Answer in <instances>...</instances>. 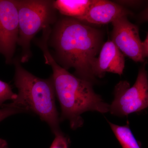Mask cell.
Masks as SVG:
<instances>
[{
	"label": "cell",
	"instance_id": "obj_1",
	"mask_svg": "<svg viewBox=\"0 0 148 148\" xmlns=\"http://www.w3.org/2000/svg\"><path fill=\"white\" fill-rule=\"evenodd\" d=\"M101 30L71 17L58 19L51 28L48 44L57 64L74 75L95 84L96 78L92 71V64L103 45Z\"/></svg>",
	"mask_w": 148,
	"mask_h": 148
},
{
	"label": "cell",
	"instance_id": "obj_2",
	"mask_svg": "<svg viewBox=\"0 0 148 148\" xmlns=\"http://www.w3.org/2000/svg\"><path fill=\"white\" fill-rule=\"evenodd\" d=\"M50 34L44 30L34 42L42 51L45 64L52 69L56 95L61 106L60 121L68 120L71 128L76 130L83 125V113L88 111L106 113L109 112L110 104L95 93L92 83L71 74L56 63L49 48Z\"/></svg>",
	"mask_w": 148,
	"mask_h": 148
},
{
	"label": "cell",
	"instance_id": "obj_3",
	"mask_svg": "<svg viewBox=\"0 0 148 148\" xmlns=\"http://www.w3.org/2000/svg\"><path fill=\"white\" fill-rule=\"evenodd\" d=\"M13 63L15 67L14 84L18 93L9 106L36 114L48 124L55 135L62 132L52 77L43 79L34 75L22 67L20 58H14Z\"/></svg>",
	"mask_w": 148,
	"mask_h": 148
},
{
	"label": "cell",
	"instance_id": "obj_4",
	"mask_svg": "<svg viewBox=\"0 0 148 148\" xmlns=\"http://www.w3.org/2000/svg\"><path fill=\"white\" fill-rule=\"evenodd\" d=\"M17 7L19 33L17 44L21 47V63L29 61L32 53L31 42L35 36L58 20L54 1L14 0Z\"/></svg>",
	"mask_w": 148,
	"mask_h": 148
},
{
	"label": "cell",
	"instance_id": "obj_5",
	"mask_svg": "<svg viewBox=\"0 0 148 148\" xmlns=\"http://www.w3.org/2000/svg\"><path fill=\"white\" fill-rule=\"evenodd\" d=\"M114 95L109 112L115 116L124 117L147 108L148 74L145 65L140 68L132 86L127 81H121L115 86Z\"/></svg>",
	"mask_w": 148,
	"mask_h": 148
},
{
	"label": "cell",
	"instance_id": "obj_6",
	"mask_svg": "<svg viewBox=\"0 0 148 148\" xmlns=\"http://www.w3.org/2000/svg\"><path fill=\"white\" fill-rule=\"evenodd\" d=\"M18 33V10L14 0H0V53L7 64L13 63Z\"/></svg>",
	"mask_w": 148,
	"mask_h": 148
},
{
	"label": "cell",
	"instance_id": "obj_7",
	"mask_svg": "<svg viewBox=\"0 0 148 148\" xmlns=\"http://www.w3.org/2000/svg\"><path fill=\"white\" fill-rule=\"evenodd\" d=\"M127 16H121L112 22V41L123 54L135 62H143V42L139 29L131 23Z\"/></svg>",
	"mask_w": 148,
	"mask_h": 148
},
{
	"label": "cell",
	"instance_id": "obj_8",
	"mask_svg": "<svg viewBox=\"0 0 148 148\" xmlns=\"http://www.w3.org/2000/svg\"><path fill=\"white\" fill-rule=\"evenodd\" d=\"M132 14L130 11L116 2L106 0H92L84 15L76 19L89 25H103L112 23L121 16Z\"/></svg>",
	"mask_w": 148,
	"mask_h": 148
},
{
	"label": "cell",
	"instance_id": "obj_9",
	"mask_svg": "<svg viewBox=\"0 0 148 148\" xmlns=\"http://www.w3.org/2000/svg\"><path fill=\"white\" fill-rule=\"evenodd\" d=\"M125 66L124 55L112 40L103 44L99 55L92 64V71L95 77L103 78L106 73L121 75Z\"/></svg>",
	"mask_w": 148,
	"mask_h": 148
},
{
	"label": "cell",
	"instance_id": "obj_10",
	"mask_svg": "<svg viewBox=\"0 0 148 148\" xmlns=\"http://www.w3.org/2000/svg\"><path fill=\"white\" fill-rule=\"evenodd\" d=\"M92 0L70 1L56 0L53 5L56 9L62 15L67 17L77 18L84 15Z\"/></svg>",
	"mask_w": 148,
	"mask_h": 148
},
{
	"label": "cell",
	"instance_id": "obj_11",
	"mask_svg": "<svg viewBox=\"0 0 148 148\" xmlns=\"http://www.w3.org/2000/svg\"><path fill=\"white\" fill-rule=\"evenodd\" d=\"M108 122L122 148H142L130 128L128 123L126 125L121 126Z\"/></svg>",
	"mask_w": 148,
	"mask_h": 148
},
{
	"label": "cell",
	"instance_id": "obj_12",
	"mask_svg": "<svg viewBox=\"0 0 148 148\" xmlns=\"http://www.w3.org/2000/svg\"><path fill=\"white\" fill-rule=\"evenodd\" d=\"M16 96L17 94L12 91L8 84L0 80V107H2L3 103L8 100H15Z\"/></svg>",
	"mask_w": 148,
	"mask_h": 148
},
{
	"label": "cell",
	"instance_id": "obj_13",
	"mask_svg": "<svg viewBox=\"0 0 148 148\" xmlns=\"http://www.w3.org/2000/svg\"><path fill=\"white\" fill-rule=\"evenodd\" d=\"M24 112L25 111L22 109L9 106L8 104H3L0 108V122L12 115Z\"/></svg>",
	"mask_w": 148,
	"mask_h": 148
},
{
	"label": "cell",
	"instance_id": "obj_14",
	"mask_svg": "<svg viewBox=\"0 0 148 148\" xmlns=\"http://www.w3.org/2000/svg\"><path fill=\"white\" fill-rule=\"evenodd\" d=\"M70 140L63 132L55 135L50 148H69Z\"/></svg>",
	"mask_w": 148,
	"mask_h": 148
},
{
	"label": "cell",
	"instance_id": "obj_15",
	"mask_svg": "<svg viewBox=\"0 0 148 148\" xmlns=\"http://www.w3.org/2000/svg\"><path fill=\"white\" fill-rule=\"evenodd\" d=\"M143 54L145 58L148 57V34L146 38L143 42Z\"/></svg>",
	"mask_w": 148,
	"mask_h": 148
},
{
	"label": "cell",
	"instance_id": "obj_16",
	"mask_svg": "<svg viewBox=\"0 0 148 148\" xmlns=\"http://www.w3.org/2000/svg\"><path fill=\"white\" fill-rule=\"evenodd\" d=\"M139 19L141 21H148V7L145 9L139 16Z\"/></svg>",
	"mask_w": 148,
	"mask_h": 148
},
{
	"label": "cell",
	"instance_id": "obj_17",
	"mask_svg": "<svg viewBox=\"0 0 148 148\" xmlns=\"http://www.w3.org/2000/svg\"><path fill=\"white\" fill-rule=\"evenodd\" d=\"M0 148H9L8 144L5 140L0 139Z\"/></svg>",
	"mask_w": 148,
	"mask_h": 148
}]
</instances>
